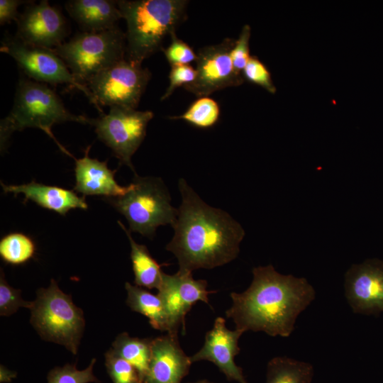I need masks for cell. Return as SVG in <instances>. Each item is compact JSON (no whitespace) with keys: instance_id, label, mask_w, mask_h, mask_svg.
I'll use <instances>...</instances> for the list:
<instances>
[{"instance_id":"6da1fadb","label":"cell","mask_w":383,"mask_h":383,"mask_svg":"<svg viewBox=\"0 0 383 383\" xmlns=\"http://www.w3.org/2000/svg\"><path fill=\"white\" fill-rule=\"evenodd\" d=\"M182 203L166 250L179 263L178 272H192L226 265L237 257L245 231L227 212L205 203L185 179H179Z\"/></svg>"},{"instance_id":"7a4b0ae2","label":"cell","mask_w":383,"mask_h":383,"mask_svg":"<svg viewBox=\"0 0 383 383\" xmlns=\"http://www.w3.org/2000/svg\"><path fill=\"white\" fill-rule=\"evenodd\" d=\"M253 279L243 293L232 292L226 311L236 328L288 337L298 316L314 300L313 287L304 277L284 275L272 265L252 270Z\"/></svg>"},{"instance_id":"3957f363","label":"cell","mask_w":383,"mask_h":383,"mask_svg":"<svg viewBox=\"0 0 383 383\" xmlns=\"http://www.w3.org/2000/svg\"><path fill=\"white\" fill-rule=\"evenodd\" d=\"M116 1L126 22L125 59L137 65L162 50L165 37L187 18L186 0Z\"/></svg>"},{"instance_id":"277c9868","label":"cell","mask_w":383,"mask_h":383,"mask_svg":"<svg viewBox=\"0 0 383 383\" xmlns=\"http://www.w3.org/2000/svg\"><path fill=\"white\" fill-rule=\"evenodd\" d=\"M90 118L72 113L60 96L46 84L21 77L16 87L14 103L9 115L1 120V151L6 150L12 133L27 128L43 131L60 149L75 159L56 139L52 127L68 121L90 124Z\"/></svg>"},{"instance_id":"5b68a950","label":"cell","mask_w":383,"mask_h":383,"mask_svg":"<svg viewBox=\"0 0 383 383\" xmlns=\"http://www.w3.org/2000/svg\"><path fill=\"white\" fill-rule=\"evenodd\" d=\"M106 201L123 215L129 231L152 238L160 226L174 223L178 209L171 205V197L163 181L155 177H140L135 173L129 191Z\"/></svg>"},{"instance_id":"8992f818","label":"cell","mask_w":383,"mask_h":383,"mask_svg":"<svg viewBox=\"0 0 383 383\" xmlns=\"http://www.w3.org/2000/svg\"><path fill=\"white\" fill-rule=\"evenodd\" d=\"M30 323L47 341L63 345L76 355L82 337L85 321L83 311L64 293L55 279L47 288H40L33 301Z\"/></svg>"},{"instance_id":"52a82bcc","label":"cell","mask_w":383,"mask_h":383,"mask_svg":"<svg viewBox=\"0 0 383 383\" xmlns=\"http://www.w3.org/2000/svg\"><path fill=\"white\" fill-rule=\"evenodd\" d=\"M126 34L118 27L82 32L52 49L81 84L125 58ZM87 86V85H86Z\"/></svg>"},{"instance_id":"ba28073f","label":"cell","mask_w":383,"mask_h":383,"mask_svg":"<svg viewBox=\"0 0 383 383\" xmlns=\"http://www.w3.org/2000/svg\"><path fill=\"white\" fill-rule=\"evenodd\" d=\"M151 111L112 106L108 113L91 118L98 138L110 148L119 160L135 172L131 157L146 135L148 123L153 118Z\"/></svg>"},{"instance_id":"9c48e42d","label":"cell","mask_w":383,"mask_h":383,"mask_svg":"<svg viewBox=\"0 0 383 383\" xmlns=\"http://www.w3.org/2000/svg\"><path fill=\"white\" fill-rule=\"evenodd\" d=\"M150 78L148 68L124 58L96 74L86 85L100 108L136 109Z\"/></svg>"},{"instance_id":"30bf717a","label":"cell","mask_w":383,"mask_h":383,"mask_svg":"<svg viewBox=\"0 0 383 383\" xmlns=\"http://www.w3.org/2000/svg\"><path fill=\"white\" fill-rule=\"evenodd\" d=\"M0 50L12 57L23 72L34 81L72 86L84 93L100 114L104 113L89 88L74 78L53 50L28 45L16 36L8 35L1 41Z\"/></svg>"},{"instance_id":"8fae6325","label":"cell","mask_w":383,"mask_h":383,"mask_svg":"<svg viewBox=\"0 0 383 383\" xmlns=\"http://www.w3.org/2000/svg\"><path fill=\"white\" fill-rule=\"evenodd\" d=\"M235 40L225 38L222 42L199 50L196 60V78L183 88L198 97L208 96L218 90L238 87L244 82L233 66L231 51Z\"/></svg>"},{"instance_id":"7c38bea8","label":"cell","mask_w":383,"mask_h":383,"mask_svg":"<svg viewBox=\"0 0 383 383\" xmlns=\"http://www.w3.org/2000/svg\"><path fill=\"white\" fill-rule=\"evenodd\" d=\"M157 290L169 321L167 333L172 335H177L180 328L184 333L185 316L192 306L199 301L209 304L208 296L215 292L207 289L206 280H196L192 272H179L172 275L163 273Z\"/></svg>"},{"instance_id":"4fadbf2b","label":"cell","mask_w":383,"mask_h":383,"mask_svg":"<svg viewBox=\"0 0 383 383\" xmlns=\"http://www.w3.org/2000/svg\"><path fill=\"white\" fill-rule=\"evenodd\" d=\"M16 37L26 45L54 49L68 34L65 18L57 8L43 0L29 4L16 21Z\"/></svg>"},{"instance_id":"5bb4252c","label":"cell","mask_w":383,"mask_h":383,"mask_svg":"<svg viewBox=\"0 0 383 383\" xmlns=\"http://www.w3.org/2000/svg\"><path fill=\"white\" fill-rule=\"evenodd\" d=\"M345 295L354 313L383 312V261L371 259L353 265L345 274Z\"/></svg>"},{"instance_id":"9a60e30c","label":"cell","mask_w":383,"mask_h":383,"mask_svg":"<svg viewBox=\"0 0 383 383\" xmlns=\"http://www.w3.org/2000/svg\"><path fill=\"white\" fill-rule=\"evenodd\" d=\"M243 333V331L237 328L229 330L226 326L225 319L217 318L212 329L206 334L203 347L190 357L192 362L210 361L218 367L228 380L248 383L242 369L234 361L235 356L240 353L238 340Z\"/></svg>"},{"instance_id":"2e32d148","label":"cell","mask_w":383,"mask_h":383,"mask_svg":"<svg viewBox=\"0 0 383 383\" xmlns=\"http://www.w3.org/2000/svg\"><path fill=\"white\" fill-rule=\"evenodd\" d=\"M192 362L179 345L177 335L167 333L151 343V357L143 383H181Z\"/></svg>"},{"instance_id":"e0dca14e","label":"cell","mask_w":383,"mask_h":383,"mask_svg":"<svg viewBox=\"0 0 383 383\" xmlns=\"http://www.w3.org/2000/svg\"><path fill=\"white\" fill-rule=\"evenodd\" d=\"M90 145L85 150L82 158L75 160V185L74 189L83 194L101 195L106 197H117L126 194L130 189L119 185L115 178L116 170H111L106 161H100L89 156Z\"/></svg>"},{"instance_id":"ac0fdd59","label":"cell","mask_w":383,"mask_h":383,"mask_svg":"<svg viewBox=\"0 0 383 383\" xmlns=\"http://www.w3.org/2000/svg\"><path fill=\"white\" fill-rule=\"evenodd\" d=\"M5 193L23 194L25 201L30 200L40 206L65 216L71 209L86 210L88 204L84 196H79L74 191L40 184L34 181L27 184L6 185L1 182Z\"/></svg>"},{"instance_id":"d6986e66","label":"cell","mask_w":383,"mask_h":383,"mask_svg":"<svg viewBox=\"0 0 383 383\" xmlns=\"http://www.w3.org/2000/svg\"><path fill=\"white\" fill-rule=\"evenodd\" d=\"M65 8L84 32L113 29L123 18L116 1L70 0L65 3Z\"/></svg>"},{"instance_id":"ffe728a7","label":"cell","mask_w":383,"mask_h":383,"mask_svg":"<svg viewBox=\"0 0 383 383\" xmlns=\"http://www.w3.org/2000/svg\"><path fill=\"white\" fill-rule=\"evenodd\" d=\"M118 225L126 233L131 245V259L135 277V285L149 289H158L161 285L163 272L162 265L151 256L147 247L137 243L132 238L131 231L119 221Z\"/></svg>"},{"instance_id":"44dd1931","label":"cell","mask_w":383,"mask_h":383,"mask_svg":"<svg viewBox=\"0 0 383 383\" xmlns=\"http://www.w3.org/2000/svg\"><path fill=\"white\" fill-rule=\"evenodd\" d=\"M125 288L127 292L126 303L131 309L145 316L153 328L168 333L167 316L158 294L155 295L129 282H126Z\"/></svg>"},{"instance_id":"7402d4cb","label":"cell","mask_w":383,"mask_h":383,"mask_svg":"<svg viewBox=\"0 0 383 383\" xmlns=\"http://www.w3.org/2000/svg\"><path fill=\"white\" fill-rule=\"evenodd\" d=\"M151 343L152 339L131 337L128 333H122L117 335L111 348L137 369L143 383L150 361Z\"/></svg>"},{"instance_id":"603a6c76","label":"cell","mask_w":383,"mask_h":383,"mask_svg":"<svg viewBox=\"0 0 383 383\" xmlns=\"http://www.w3.org/2000/svg\"><path fill=\"white\" fill-rule=\"evenodd\" d=\"M313 366L287 357H275L267 364L266 383H311Z\"/></svg>"},{"instance_id":"cb8c5ba5","label":"cell","mask_w":383,"mask_h":383,"mask_svg":"<svg viewBox=\"0 0 383 383\" xmlns=\"http://www.w3.org/2000/svg\"><path fill=\"white\" fill-rule=\"evenodd\" d=\"M220 113V106L216 101L209 96H201L192 102L182 115L169 118L184 120L196 128L207 129L218 122Z\"/></svg>"},{"instance_id":"d4e9b609","label":"cell","mask_w":383,"mask_h":383,"mask_svg":"<svg viewBox=\"0 0 383 383\" xmlns=\"http://www.w3.org/2000/svg\"><path fill=\"white\" fill-rule=\"evenodd\" d=\"M35 252V245L28 235L12 233L3 237L0 241V256L6 263L18 265L31 259Z\"/></svg>"},{"instance_id":"484cf974","label":"cell","mask_w":383,"mask_h":383,"mask_svg":"<svg viewBox=\"0 0 383 383\" xmlns=\"http://www.w3.org/2000/svg\"><path fill=\"white\" fill-rule=\"evenodd\" d=\"M105 366L113 383H143L137 369L111 348L105 353Z\"/></svg>"},{"instance_id":"4316f807","label":"cell","mask_w":383,"mask_h":383,"mask_svg":"<svg viewBox=\"0 0 383 383\" xmlns=\"http://www.w3.org/2000/svg\"><path fill=\"white\" fill-rule=\"evenodd\" d=\"M96 359L93 358L89 365L79 370L76 365L66 364L63 367L52 369L48 374V383H90L99 382L93 373Z\"/></svg>"},{"instance_id":"83f0119b","label":"cell","mask_w":383,"mask_h":383,"mask_svg":"<svg viewBox=\"0 0 383 383\" xmlns=\"http://www.w3.org/2000/svg\"><path fill=\"white\" fill-rule=\"evenodd\" d=\"M21 291L11 287L5 279L1 270L0 277V315L9 316L21 307L30 309L33 301H25L21 297Z\"/></svg>"},{"instance_id":"f1b7e54d","label":"cell","mask_w":383,"mask_h":383,"mask_svg":"<svg viewBox=\"0 0 383 383\" xmlns=\"http://www.w3.org/2000/svg\"><path fill=\"white\" fill-rule=\"evenodd\" d=\"M242 74L244 80L262 87L270 94L277 91L267 66L255 56H250Z\"/></svg>"},{"instance_id":"f546056e","label":"cell","mask_w":383,"mask_h":383,"mask_svg":"<svg viewBox=\"0 0 383 383\" xmlns=\"http://www.w3.org/2000/svg\"><path fill=\"white\" fill-rule=\"evenodd\" d=\"M170 38V44L162 51L171 66L189 65L196 61V53L187 43L177 38L176 32L171 33Z\"/></svg>"},{"instance_id":"4dcf8cb0","label":"cell","mask_w":383,"mask_h":383,"mask_svg":"<svg viewBox=\"0 0 383 383\" xmlns=\"http://www.w3.org/2000/svg\"><path fill=\"white\" fill-rule=\"evenodd\" d=\"M251 28L249 25H245L231 51V58L235 72L243 76L242 72L250 57L249 42Z\"/></svg>"},{"instance_id":"1f68e13d","label":"cell","mask_w":383,"mask_h":383,"mask_svg":"<svg viewBox=\"0 0 383 383\" xmlns=\"http://www.w3.org/2000/svg\"><path fill=\"white\" fill-rule=\"evenodd\" d=\"M196 78V70L190 65H178L171 66L169 74L170 84L160 100L169 98L179 87H185L192 84Z\"/></svg>"},{"instance_id":"d6a6232c","label":"cell","mask_w":383,"mask_h":383,"mask_svg":"<svg viewBox=\"0 0 383 383\" xmlns=\"http://www.w3.org/2000/svg\"><path fill=\"white\" fill-rule=\"evenodd\" d=\"M26 3L21 0H1L0 1V24L3 26L12 21H17L20 16L18 7Z\"/></svg>"},{"instance_id":"836d02e7","label":"cell","mask_w":383,"mask_h":383,"mask_svg":"<svg viewBox=\"0 0 383 383\" xmlns=\"http://www.w3.org/2000/svg\"><path fill=\"white\" fill-rule=\"evenodd\" d=\"M0 381L1 382H9L16 375V372H11L6 367L1 365L0 367Z\"/></svg>"},{"instance_id":"e575fe53","label":"cell","mask_w":383,"mask_h":383,"mask_svg":"<svg viewBox=\"0 0 383 383\" xmlns=\"http://www.w3.org/2000/svg\"><path fill=\"white\" fill-rule=\"evenodd\" d=\"M192 383H213V382H211L207 380H199V381L192 382Z\"/></svg>"}]
</instances>
